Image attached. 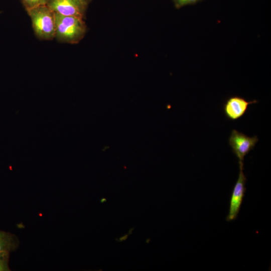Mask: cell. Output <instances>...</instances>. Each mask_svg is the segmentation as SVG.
I'll use <instances>...</instances> for the list:
<instances>
[{
  "label": "cell",
  "mask_w": 271,
  "mask_h": 271,
  "mask_svg": "<svg viewBox=\"0 0 271 271\" xmlns=\"http://www.w3.org/2000/svg\"><path fill=\"white\" fill-rule=\"evenodd\" d=\"M56 22L55 37L61 43L75 44L84 37L87 26L83 19L64 16L55 13Z\"/></svg>",
  "instance_id": "obj_1"
},
{
  "label": "cell",
  "mask_w": 271,
  "mask_h": 271,
  "mask_svg": "<svg viewBox=\"0 0 271 271\" xmlns=\"http://www.w3.org/2000/svg\"><path fill=\"white\" fill-rule=\"evenodd\" d=\"M36 36L42 40H51L55 37V13L47 5L27 11Z\"/></svg>",
  "instance_id": "obj_2"
},
{
  "label": "cell",
  "mask_w": 271,
  "mask_h": 271,
  "mask_svg": "<svg viewBox=\"0 0 271 271\" xmlns=\"http://www.w3.org/2000/svg\"><path fill=\"white\" fill-rule=\"evenodd\" d=\"M88 4L85 0H50L47 5L55 13L83 19Z\"/></svg>",
  "instance_id": "obj_3"
},
{
  "label": "cell",
  "mask_w": 271,
  "mask_h": 271,
  "mask_svg": "<svg viewBox=\"0 0 271 271\" xmlns=\"http://www.w3.org/2000/svg\"><path fill=\"white\" fill-rule=\"evenodd\" d=\"M258 140L256 136L250 137L235 129L232 130L228 139L229 145L239 163H243L244 157L254 149Z\"/></svg>",
  "instance_id": "obj_4"
},
{
  "label": "cell",
  "mask_w": 271,
  "mask_h": 271,
  "mask_svg": "<svg viewBox=\"0 0 271 271\" xmlns=\"http://www.w3.org/2000/svg\"><path fill=\"white\" fill-rule=\"evenodd\" d=\"M239 173L238 179L233 189L229 203L226 220H234L237 217L246 190V178L243 172V163H239Z\"/></svg>",
  "instance_id": "obj_5"
},
{
  "label": "cell",
  "mask_w": 271,
  "mask_h": 271,
  "mask_svg": "<svg viewBox=\"0 0 271 271\" xmlns=\"http://www.w3.org/2000/svg\"><path fill=\"white\" fill-rule=\"evenodd\" d=\"M257 102L256 100L248 101L244 98L235 95L228 98L223 104V111L226 117L235 121L241 118L246 113L249 104Z\"/></svg>",
  "instance_id": "obj_6"
},
{
  "label": "cell",
  "mask_w": 271,
  "mask_h": 271,
  "mask_svg": "<svg viewBox=\"0 0 271 271\" xmlns=\"http://www.w3.org/2000/svg\"><path fill=\"white\" fill-rule=\"evenodd\" d=\"M19 239L15 234L0 230V253L15 250L19 246Z\"/></svg>",
  "instance_id": "obj_7"
},
{
  "label": "cell",
  "mask_w": 271,
  "mask_h": 271,
  "mask_svg": "<svg viewBox=\"0 0 271 271\" xmlns=\"http://www.w3.org/2000/svg\"><path fill=\"white\" fill-rule=\"evenodd\" d=\"M25 10L27 11L33 8L44 5H47L50 0H20Z\"/></svg>",
  "instance_id": "obj_8"
},
{
  "label": "cell",
  "mask_w": 271,
  "mask_h": 271,
  "mask_svg": "<svg viewBox=\"0 0 271 271\" xmlns=\"http://www.w3.org/2000/svg\"><path fill=\"white\" fill-rule=\"evenodd\" d=\"M10 253H0V271H9L10 268L9 265Z\"/></svg>",
  "instance_id": "obj_9"
},
{
  "label": "cell",
  "mask_w": 271,
  "mask_h": 271,
  "mask_svg": "<svg viewBox=\"0 0 271 271\" xmlns=\"http://www.w3.org/2000/svg\"><path fill=\"white\" fill-rule=\"evenodd\" d=\"M175 7L177 9H180L184 6L190 5H195L203 0H172Z\"/></svg>",
  "instance_id": "obj_10"
},
{
  "label": "cell",
  "mask_w": 271,
  "mask_h": 271,
  "mask_svg": "<svg viewBox=\"0 0 271 271\" xmlns=\"http://www.w3.org/2000/svg\"><path fill=\"white\" fill-rule=\"evenodd\" d=\"M128 235H129L128 234H125L123 236L120 237L118 239L116 238L115 240L118 242H121V241H124L127 239Z\"/></svg>",
  "instance_id": "obj_11"
},
{
  "label": "cell",
  "mask_w": 271,
  "mask_h": 271,
  "mask_svg": "<svg viewBox=\"0 0 271 271\" xmlns=\"http://www.w3.org/2000/svg\"><path fill=\"white\" fill-rule=\"evenodd\" d=\"M134 227L132 228H130L129 231H128V235H130L131 234H132V231L134 230Z\"/></svg>",
  "instance_id": "obj_12"
},
{
  "label": "cell",
  "mask_w": 271,
  "mask_h": 271,
  "mask_svg": "<svg viewBox=\"0 0 271 271\" xmlns=\"http://www.w3.org/2000/svg\"><path fill=\"white\" fill-rule=\"evenodd\" d=\"M107 201V199L106 198H102L101 200H100V202L101 203H104V202H105Z\"/></svg>",
  "instance_id": "obj_13"
},
{
  "label": "cell",
  "mask_w": 271,
  "mask_h": 271,
  "mask_svg": "<svg viewBox=\"0 0 271 271\" xmlns=\"http://www.w3.org/2000/svg\"><path fill=\"white\" fill-rule=\"evenodd\" d=\"M150 240H151V239L150 238H148V239H146V243H149L150 242Z\"/></svg>",
  "instance_id": "obj_14"
},
{
  "label": "cell",
  "mask_w": 271,
  "mask_h": 271,
  "mask_svg": "<svg viewBox=\"0 0 271 271\" xmlns=\"http://www.w3.org/2000/svg\"><path fill=\"white\" fill-rule=\"evenodd\" d=\"M86 2H87L88 3H89L90 2H91L92 0H85Z\"/></svg>",
  "instance_id": "obj_15"
}]
</instances>
